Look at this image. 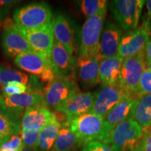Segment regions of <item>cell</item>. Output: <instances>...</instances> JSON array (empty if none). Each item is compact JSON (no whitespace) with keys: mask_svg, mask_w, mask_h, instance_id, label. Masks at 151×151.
<instances>
[{"mask_svg":"<svg viewBox=\"0 0 151 151\" xmlns=\"http://www.w3.org/2000/svg\"><path fill=\"white\" fill-rule=\"evenodd\" d=\"M40 132L41 130L22 129L19 134L21 137L24 148H31L35 150L39 140Z\"/></svg>","mask_w":151,"mask_h":151,"instance_id":"cell-28","label":"cell"},{"mask_svg":"<svg viewBox=\"0 0 151 151\" xmlns=\"http://www.w3.org/2000/svg\"><path fill=\"white\" fill-rule=\"evenodd\" d=\"M107 9L88 18L81 32L78 56H94L99 53V40Z\"/></svg>","mask_w":151,"mask_h":151,"instance_id":"cell-3","label":"cell"},{"mask_svg":"<svg viewBox=\"0 0 151 151\" xmlns=\"http://www.w3.org/2000/svg\"><path fill=\"white\" fill-rule=\"evenodd\" d=\"M148 69H149V70H150V71H151V63H150V65H149V67H148Z\"/></svg>","mask_w":151,"mask_h":151,"instance_id":"cell-40","label":"cell"},{"mask_svg":"<svg viewBox=\"0 0 151 151\" xmlns=\"http://www.w3.org/2000/svg\"><path fill=\"white\" fill-rule=\"evenodd\" d=\"M4 30L1 37V45L5 54L11 58H16L24 52H33L16 23L10 19H5Z\"/></svg>","mask_w":151,"mask_h":151,"instance_id":"cell-11","label":"cell"},{"mask_svg":"<svg viewBox=\"0 0 151 151\" xmlns=\"http://www.w3.org/2000/svg\"><path fill=\"white\" fill-rule=\"evenodd\" d=\"M14 22L20 29H36L51 22L52 11L48 4L32 3L16 9L14 12Z\"/></svg>","mask_w":151,"mask_h":151,"instance_id":"cell-2","label":"cell"},{"mask_svg":"<svg viewBox=\"0 0 151 151\" xmlns=\"http://www.w3.org/2000/svg\"><path fill=\"white\" fill-rule=\"evenodd\" d=\"M0 151H20L18 150H0Z\"/></svg>","mask_w":151,"mask_h":151,"instance_id":"cell-39","label":"cell"},{"mask_svg":"<svg viewBox=\"0 0 151 151\" xmlns=\"http://www.w3.org/2000/svg\"><path fill=\"white\" fill-rule=\"evenodd\" d=\"M150 37L151 24L146 19L141 27L132 30L122 37L118 55L124 59L145 51Z\"/></svg>","mask_w":151,"mask_h":151,"instance_id":"cell-9","label":"cell"},{"mask_svg":"<svg viewBox=\"0 0 151 151\" xmlns=\"http://www.w3.org/2000/svg\"><path fill=\"white\" fill-rule=\"evenodd\" d=\"M82 151H114L106 143L100 141H92L86 144Z\"/></svg>","mask_w":151,"mask_h":151,"instance_id":"cell-33","label":"cell"},{"mask_svg":"<svg viewBox=\"0 0 151 151\" xmlns=\"http://www.w3.org/2000/svg\"><path fill=\"white\" fill-rule=\"evenodd\" d=\"M123 59L118 54L101 60L99 66V79L102 86L119 84Z\"/></svg>","mask_w":151,"mask_h":151,"instance_id":"cell-21","label":"cell"},{"mask_svg":"<svg viewBox=\"0 0 151 151\" xmlns=\"http://www.w3.org/2000/svg\"><path fill=\"white\" fill-rule=\"evenodd\" d=\"M20 1H16V0H8V1H4V0H0V21L4 20L6 16H8L9 11L11 8H12L14 5Z\"/></svg>","mask_w":151,"mask_h":151,"instance_id":"cell-34","label":"cell"},{"mask_svg":"<svg viewBox=\"0 0 151 151\" xmlns=\"http://www.w3.org/2000/svg\"><path fill=\"white\" fill-rule=\"evenodd\" d=\"M23 148L21 137L19 135H14L1 147L0 150H18L21 151Z\"/></svg>","mask_w":151,"mask_h":151,"instance_id":"cell-32","label":"cell"},{"mask_svg":"<svg viewBox=\"0 0 151 151\" xmlns=\"http://www.w3.org/2000/svg\"><path fill=\"white\" fill-rule=\"evenodd\" d=\"M61 127V123L55 118L42 128L35 151L51 150Z\"/></svg>","mask_w":151,"mask_h":151,"instance_id":"cell-24","label":"cell"},{"mask_svg":"<svg viewBox=\"0 0 151 151\" xmlns=\"http://www.w3.org/2000/svg\"><path fill=\"white\" fill-rule=\"evenodd\" d=\"M21 120L0 108V134L9 138L18 135L20 134Z\"/></svg>","mask_w":151,"mask_h":151,"instance_id":"cell-26","label":"cell"},{"mask_svg":"<svg viewBox=\"0 0 151 151\" xmlns=\"http://www.w3.org/2000/svg\"><path fill=\"white\" fill-rule=\"evenodd\" d=\"M130 118L142 129L151 126V94H144L138 99Z\"/></svg>","mask_w":151,"mask_h":151,"instance_id":"cell-23","label":"cell"},{"mask_svg":"<svg viewBox=\"0 0 151 151\" xmlns=\"http://www.w3.org/2000/svg\"><path fill=\"white\" fill-rule=\"evenodd\" d=\"M21 151H33V149L28 148H24Z\"/></svg>","mask_w":151,"mask_h":151,"instance_id":"cell-38","label":"cell"},{"mask_svg":"<svg viewBox=\"0 0 151 151\" xmlns=\"http://www.w3.org/2000/svg\"><path fill=\"white\" fill-rule=\"evenodd\" d=\"M141 137V127L131 118H128L113 128L106 144L114 151H132Z\"/></svg>","mask_w":151,"mask_h":151,"instance_id":"cell-5","label":"cell"},{"mask_svg":"<svg viewBox=\"0 0 151 151\" xmlns=\"http://www.w3.org/2000/svg\"><path fill=\"white\" fill-rule=\"evenodd\" d=\"M55 118L53 113L44 106L33 107L24 113L21 127L22 129L41 130Z\"/></svg>","mask_w":151,"mask_h":151,"instance_id":"cell-20","label":"cell"},{"mask_svg":"<svg viewBox=\"0 0 151 151\" xmlns=\"http://www.w3.org/2000/svg\"><path fill=\"white\" fill-rule=\"evenodd\" d=\"M63 124L70 128L83 147L92 141L106 143L111 132L104 118L90 112L67 118Z\"/></svg>","mask_w":151,"mask_h":151,"instance_id":"cell-1","label":"cell"},{"mask_svg":"<svg viewBox=\"0 0 151 151\" xmlns=\"http://www.w3.org/2000/svg\"><path fill=\"white\" fill-rule=\"evenodd\" d=\"M122 31L116 24L109 22L103 28L99 40V53L103 59L118 54Z\"/></svg>","mask_w":151,"mask_h":151,"instance_id":"cell-16","label":"cell"},{"mask_svg":"<svg viewBox=\"0 0 151 151\" xmlns=\"http://www.w3.org/2000/svg\"><path fill=\"white\" fill-rule=\"evenodd\" d=\"M146 8H147V18L146 20L150 22L151 24V0L146 1Z\"/></svg>","mask_w":151,"mask_h":151,"instance_id":"cell-36","label":"cell"},{"mask_svg":"<svg viewBox=\"0 0 151 151\" xmlns=\"http://www.w3.org/2000/svg\"><path fill=\"white\" fill-rule=\"evenodd\" d=\"M139 98L127 92L117 104L108 113L104 120L109 128L112 129L117 124L130 118Z\"/></svg>","mask_w":151,"mask_h":151,"instance_id":"cell-19","label":"cell"},{"mask_svg":"<svg viewBox=\"0 0 151 151\" xmlns=\"http://www.w3.org/2000/svg\"><path fill=\"white\" fill-rule=\"evenodd\" d=\"M94 93L77 92L68 99L59 111L67 116L73 118L91 111L93 106Z\"/></svg>","mask_w":151,"mask_h":151,"instance_id":"cell-17","label":"cell"},{"mask_svg":"<svg viewBox=\"0 0 151 151\" xmlns=\"http://www.w3.org/2000/svg\"><path fill=\"white\" fill-rule=\"evenodd\" d=\"M14 63L20 69L39 77L52 68L50 60L35 51L18 55L15 58Z\"/></svg>","mask_w":151,"mask_h":151,"instance_id":"cell-18","label":"cell"},{"mask_svg":"<svg viewBox=\"0 0 151 151\" xmlns=\"http://www.w3.org/2000/svg\"><path fill=\"white\" fill-rule=\"evenodd\" d=\"M79 92L76 81L71 76L56 77L48 83L44 89V106L55 111H59L71 96Z\"/></svg>","mask_w":151,"mask_h":151,"instance_id":"cell-4","label":"cell"},{"mask_svg":"<svg viewBox=\"0 0 151 151\" xmlns=\"http://www.w3.org/2000/svg\"><path fill=\"white\" fill-rule=\"evenodd\" d=\"M144 94H151V71L148 68L143 71L139 83V97Z\"/></svg>","mask_w":151,"mask_h":151,"instance_id":"cell-31","label":"cell"},{"mask_svg":"<svg viewBox=\"0 0 151 151\" xmlns=\"http://www.w3.org/2000/svg\"><path fill=\"white\" fill-rule=\"evenodd\" d=\"M145 56H146V65L148 68L151 63V37L145 49Z\"/></svg>","mask_w":151,"mask_h":151,"instance_id":"cell-35","label":"cell"},{"mask_svg":"<svg viewBox=\"0 0 151 151\" xmlns=\"http://www.w3.org/2000/svg\"><path fill=\"white\" fill-rule=\"evenodd\" d=\"M132 151H151V126L142 129V137Z\"/></svg>","mask_w":151,"mask_h":151,"instance_id":"cell-30","label":"cell"},{"mask_svg":"<svg viewBox=\"0 0 151 151\" xmlns=\"http://www.w3.org/2000/svg\"><path fill=\"white\" fill-rule=\"evenodd\" d=\"M108 1L106 0H83L81 1V9L83 14L88 18L107 9Z\"/></svg>","mask_w":151,"mask_h":151,"instance_id":"cell-27","label":"cell"},{"mask_svg":"<svg viewBox=\"0 0 151 151\" xmlns=\"http://www.w3.org/2000/svg\"><path fill=\"white\" fill-rule=\"evenodd\" d=\"M16 81L24 85L32 91H40L38 78L34 75H28L21 71L0 65V85L4 87L9 83Z\"/></svg>","mask_w":151,"mask_h":151,"instance_id":"cell-22","label":"cell"},{"mask_svg":"<svg viewBox=\"0 0 151 151\" xmlns=\"http://www.w3.org/2000/svg\"><path fill=\"white\" fill-rule=\"evenodd\" d=\"M127 92L120 84L104 86L98 91L94 92L93 106L90 113L105 118L109 111Z\"/></svg>","mask_w":151,"mask_h":151,"instance_id":"cell-12","label":"cell"},{"mask_svg":"<svg viewBox=\"0 0 151 151\" xmlns=\"http://www.w3.org/2000/svg\"><path fill=\"white\" fill-rule=\"evenodd\" d=\"M71 151H82V150H71Z\"/></svg>","mask_w":151,"mask_h":151,"instance_id":"cell-41","label":"cell"},{"mask_svg":"<svg viewBox=\"0 0 151 151\" xmlns=\"http://www.w3.org/2000/svg\"><path fill=\"white\" fill-rule=\"evenodd\" d=\"M81 147L78 138L67 125H62L50 151H71Z\"/></svg>","mask_w":151,"mask_h":151,"instance_id":"cell-25","label":"cell"},{"mask_svg":"<svg viewBox=\"0 0 151 151\" xmlns=\"http://www.w3.org/2000/svg\"><path fill=\"white\" fill-rule=\"evenodd\" d=\"M50 62L56 77L71 76L75 69V61L66 48L54 39Z\"/></svg>","mask_w":151,"mask_h":151,"instance_id":"cell-15","label":"cell"},{"mask_svg":"<svg viewBox=\"0 0 151 151\" xmlns=\"http://www.w3.org/2000/svg\"><path fill=\"white\" fill-rule=\"evenodd\" d=\"M42 106H44V97L41 91L0 96V108L20 120L27 109Z\"/></svg>","mask_w":151,"mask_h":151,"instance_id":"cell-8","label":"cell"},{"mask_svg":"<svg viewBox=\"0 0 151 151\" xmlns=\"http://www.w3.org/2000/svg\"><path fill=\"white\" fill-rule=\"evenodd\" d=\"M102 60L101 54L94 56H78L75 66L78 78L83 86L92 88L99 83V66Z\"/></svg>","mask_w":151,"mask_h":151,"instance_id":"cell-13","label":"cell"},{"mask_svg":"<svg viewBox=\"0 0 151 151\" xmlns=\"http://www.w3.org/2000/svg\"><path fill=\"white\" fill-rule=\"evenodd\" d=\"M147 68L145 51L123 59L120 70L119 84L124 90L139 97V83Z\"/></svg>","mask_w":151,"mask_h":151,"instance_id":"cell-6","label":"cell"},{"mask_svg":"<svg viewBox=\"0 0 151 151\" xmlns=\"http://www.w3.org/2000/svg\"><path fill=\"white\" fill-rule=\"evenodd\" d=\"M52 22L54 39L63 45L73 58L77 52V45L74 29L70 21L65 15L60 14L57 15Z\"/></svg>","mask_w":151,"mask_h":151,"instance_id":"cell-14","label":"cell"},{"mask_svg":"<svg viewBox=\"0 0 151 151\" xmlns=\"http://www.w3.org/2000/svg\"><path fill=\"white\" fill-rule=\"evenodd\" d=\"M27 92L34 91L24 85L16 81L9 83L6 86L2 88V96L14 95V94H22Z\"/></svg>","mask_w":151,"mask_h":151,"instance_id":"cell-29","label":"cell"},{"mask_svg":"<svg viewBox=\"0 0 151 151\" xmlns=\"http://www.w3.org/2000/svg\"><path fill=\"white\" fill-rule=\"evenodd\" d=\"M9 139H10V138L5 137V136L0 134V148H1V147L6 142H7Z\"/></svg>","mask_w":151,"mask_h":151,"instance_id":"cell-37","label":"cell"},{"mask_svg":"<svg viewBox=\"0 0 151 151\" xmlns=\"http://www.w3.org/2000/svg\"><path fill=\"white\" fill-rule=\"evenodd\" d=\"M20 30L34 51L50 60L54 42L52 21L46 25L36 29H20Z\"/></svg>","mask_w":151,"mask_h":151,"instance_id":"cell-10","label":"cell"},{"mask_svg":"<svg viewBox=\"0 0 151 151\" xmlns=\"http://www.w3.org/2000/svg\"><path fill=\"white\" fill-rule=\"evenodd\" d=\"M144 0H115L111 1V9L115 20L124 30L137 29Z\"/></svg>","mask_w":151,"mask_h":151,"instance_id":"cell-7","label":"cell"}]
</instances>
